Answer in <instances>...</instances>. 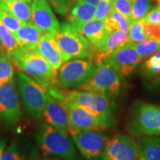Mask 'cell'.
Returning a JSON list of instances; mask_svg holds the SVG:
<instances>
[{
    "mask_svg": "<svg viewBox=\"0 0 160 160\" xmlns=\"http://www.w3.org/2000/svg\"><path fill=\"white\" fill-rule=\"evenodd\" d=\"M143 67L145 73L148 75L160 74V51L146 60Z\"/></svg>",
    "mask_w": 160,
    "mask_h": 160,
    "instance_id": "31",
    "label": "cell"
},
{
    "mask_svg": "<svg viewBox=\"0 0 160 160\" xmlns=\"http://www.w3.org/2000/svg\"><path fill=\"white\" fill-rule=\"evenodd\" d=\"M0 8L5 10L21 21L28 22L31 19V5L25 2L5 1L0 2Z\"/></svg>",
    "mask_w": 160,
    "mask_h": 160,
    "instance_id": "21",
    "label": "cell"
},
{
    "mask_svg": "<svg viewBox=\"0 0 160 160\" xmlns=\"http://www.w3.org/2000/svg\"><path fill=\"white\" fill-rule=\"evenodd\" d=\"M106 28L111 32L112 31H122L128 33L130 22L125 16L113 8L111 9L108 18L105 20Z\"/></svg>",
    "mask_w": 160,
    "mask_h": 160,
    "instance_id": "23",
    "label": "cell"
},
{
    "mask_svg": "<svg viewBox=\"0 0 160 160\" xmlns=\"http://www.w3.org/2000/svg\"><path fill=\"white\" fill-rule=\"evenodd\" d=\"M42 117L48 125L70 134L68 113L62 103L48 92Z\"/></svg>",
    "mask_w": 160,
    "mask_h": 160,
    "instance_id": "15",
    "label": "cell"
},
{
    "mask_svg": "<svg viewBox=\"0 0 160 160\" xmlns=\"http://www.w3.org/2000/svg\"><path fill=\"white\" fill-rule=\"evenodd\" d=\"M97 70L92 79L78 90L113 98L119 93L121 76L102 60L97 62Z\"/></svg>",
    "mask_w": 160,
    "mask_h": 160,
    "instance_id": "8",
    "label": "cell"
},
{
    "mask_svg": "<svg viewBox=\"0 0 160 160\" xmlns=\"http://www.w3.org/2000/svg\"><path fill=\"white\" fill-rule=\"evenodd\" d=\"M139 157L135 140L120 133L110 139L102 160H138Z\"/></svg>",
    "mask_w": 160,
    "mask_h": 160,
    "instance_id": "13",
    "label": "cell"
},
{
    "mask_svg": "<svg viewBox=\"0 0 160 160\" xmlns=\"http://www.w3.org/2000/svg\"><path fill=\"white\" fill-rule=\"evenodd\" d=\"M76 2H85L91 4V5L97 6L99 3V0H76Z\"/></svg>",
    "mask_w": 160,
    "mask_h": 160,
    "instance_id": "38",
    "label": "cell"
},
{
    "mask_svg": "<svg viewBox=\"0 0 160 160\" xmlns=\"http://www.w3.org/2000/svg\"><path fill=\"white\" fill-rule=\"evenodd\" d=\"M21 117V108L16 89L14 78L11 77L0 87V121L14 126Z\"/></svg>",
    "mask_w": 160,
    "mask_h": 160,
    "instance_id": "11",
    "label": "cell"
},
{
    "mask_svg": "<svg viewBox=\"0 0 160 160\" xmlns=\"http://www.w3.org/2000/svg\"><path fill=\"white\" fill-rule=\"evenodd\" d=\"M55 38L62 53L65 62L72 59H85L97 62L104 57L101 52L79 31L72 28L67 22L60 25Z\"/></svg>",
    "mask_w": 160,
    "mask_h": 160,
    "instance_id": "2",
    "label": "cell"
},
{
    "mask_svg": "<svg viewBox=\"0 0 160 160\" xmlns=\"http://www.w3.org/2000/svg\"><path fill=\"white\" fill-rule=\"evenodd\" d=\"M97 63L89 59H72L59 69L58 81L67 88H79L93 78Z\"/></svg>",
    "mask_w": 160,
    "mask_h": 160,
    "instance_id": "7",
    "label": "cell"
},
{
    "mask_svg": "<svg viewBox=\"0 0 160 160\" xmlns=\"http://www.w3.org/2000/svg\"><path fill=\"white\" fill-rule=\"evenodd\" d=\"M18 92L28 114L37 120L42 117L48 89L25 73L17 71Z\"/></svg>",
    "mask_w": 160,
    "mask_h": 160,
    "instance_id": "6",
    "label": "cell"
},
{
    "mask_svg": "<svg viewBox=\"0 0 160 160\" xmlns=\"http://www.w3.org/2000/svg\"><path fill=\"white\" fill-rule=\"evenodd\" d=\"M142 19L138 21H132L130 23L128 31L129 41L131 42H139L148 39L142 31Z\"/></svg>",
    "mask_w": 160,
    "mask_h": 160,
    "instance_id": "30",
    "label": "cell"
},
{
    "mask_svg": "<svg viewBox=\"0 0 160 160\" xmlns=\"http://www.w3.org/2000/svg\"><path fill=\"white\" fill-rule=\"evenodd\" d=\"M138 160H145V159H142V158L139 157V159H138Z\"/></svg>",
    "mask_w": 160,
    "mask_h": 160,
    "instance_id": "44",
    "label": "cell"
},
{
    "mask_svg": "<svg viewBox=\"0 0 160 160\" xmlns=\"http://www.w3.org/2000/svg\"><path fill=\"white\" fill-rule=\"evenodd\" d=\"M104 62L111 66L122 77H127L134 71L142 60L136 51L133 42H128L119 48L105 55Z\"/></svg>",
    "mask_w": 160,
    "mask_h": 160,
    "instance_id": "10",
    "label": "cell"
},
{
    "mask_svg": "<svg viewBox=\"0 0 160 160\" xmlns=\"http://www.w3.org/2000/svg\"><path fill=\"white\" fill-rule=\"evenodd\" d=\"M11 59L19 71L46 88L53 87L58 82L57 70L36 51L23 52L18 49Z\"/></svg>",
    "mask_w": 160,
    "mask_h": 160,
    "instance_id": "3",
    "label": "cell"
},
{
    "mask_svg": "<svg viewBox=\"0 0 160 160\" xmlns=\"http://www.w3.org/2000/svg\"><path fill=\"white\" fill-rule=\"evenodd\" d=\"M42 160H59V159H42Z\"/></svg>",
    "mask_w": 160,
    "mask_h": 160,
    "instance_id": "43",
    "label": "cell"
},
{
    "mask_svg": "<svg viewBox=\"0 0 160 160\" xmlns=\"http://www.w3.org/2000/svg\"><path fill=\"white\" fill-rule=\"evenodd\" d=\"M3 1H5V0H0V2H3Z\"/></svg>",
    "mask_w": 160,
    "mask_h": 160,
    "instance_id": "46",
    "label": "cell"
},
{
    "mask_svg": "<svg viewBox=\"0 0 160 160\" xmlns=\"http://www.w3.org/2000/svg\"><path fill=\"white\" fill-rule=\"evenodd\" d=\"M153 1H154L155 2H157V5H160V0H153Z\"/></svg>",
    "mask_w": 160,
    "mask_h": 160,
    "instance_id": "42",
    "label": "cell"
},
{
    "mask_svg": "<svg viewBox=\"0 0 160 160\" xmlns=\"http://www.w3.org/2000/svg\"><path fill=\"white\" fill-rule=\"evenodd\" d=\"M130 1H131V2H133V1H135V0H130Z\"/></svg>",
    "mask_w": 160,
    "mask_h": 160,
    "instance_id": "45",
    "label": "cell"
},
{
    "mask_svg": "<svg viewBox=\"0 0 160 160\" xmlns=\"http://www.w3.org/2000/svg\"><path fill=\"white\" fill-rule=\"evenodd\" d=\"M9 1H16V2H25L28 3H32V1L33 0H9Z\"/></svg>",
    "mask_w": 160,
    "mask_h": 160,
    "instance_id": "40",
    "label": "cell"
},
{
    "mask_svg": "<svg viewBox=\"0 0 160 160\" xmlns=\"http://www.w3.org/2000/svg\"><path fill=\"white\" fill-rule=\"evenodd\" d=\"M0 160H28L27 157L20 149L19 144L13 142L0 156Z\"/></svg>",
    "mask_w": 160,
    "mask_h": 160,
    "instance_id": "29",
    "label": "cell"
},
{
    "mask_svg": "<svg viewBox=\"0 0 160 160\" xmlns=\"http://www.w3.org/2000/svg\"><path fill=\"white\" fill-rule=\"evenodd\" d=\"M153 7L152 0H135L132 2L131 21H138L144 17ZM131 23V22H130Z\"/></svg>",
    "mask_w": 160,
    "mask_h": 160,
    "instance_id": "26",
    "label": "cell"
},
{
    "mask_svg": "<svg viewBox=\"0 0 160 160\" xmlns=\"http://www.w3.org/2000/svg\"><path fill=\"white\" fill-rule=\"evenodd\" d=\"M97 6L85 2H75L67 13V22L72 28L79 31L81 26L94 19Z\"/></svg>",
    "mask_w": 160,
    "mask_h": 160,
    "instance_id": "19",
    "label": "cell"
},
{
    "mask_svg": "<svg viewBox=\"0 0 160 160\" xmlns=\"http://www.w3.org/2000/svg\"><path fill=\"white\" fill-rule=\"evenodd\" d=\"M142 20L147 23L160 25V12L153 9L144 17Z\"/></svg>",
    "mask_w": 160,
    "mask_h": 160,
    "instance_id": "36",
    "label": "cell"
},
{
    "mask_svg": "<svg viewBox=\"0 0 160 160\" xmlns=\"http://www.w3.org/2000/svg\"><path fill=\"white\" fill-rule=\"evenodd\" d=\"M45 32L31 22H28L14 33L18 48L21 51H36L39 39Z\"/></svg>",
    "mask_w": 160,
    "mask_h": 160,
    "instance_id": "17",
    "label": "cell"
},
{
    "mask_svg": "<svg viewBox=\"0 0 160 160\" xmlns=\"http://www.w3.org/2000/svg\"><path fill=\"white\" fill-rule=\"evenodd\" d=\"M129 42L128 33L122 31H112L106 39L102 53L105 57L116 49L122 47Z\"/></svg>",
    "mask_w": 160,
    "mask_h": 160,
    "instance_id": "22",
    "label": "cell"
},
{
    "mask_svg": "<svg viewBox=\"0 0 160 160\" xmlns=\"http://www.w3.org/2000/svg\"><path fill=\"white\" fill-rule=\"evenodd\" d=\"M72 140L85 160L102 158L110 139L102 131H84L71 133Z\"/></svg>",
    "mask_w": 160,
    "mask_h": 160,
    "instance_id": "9",
    "label": "cell"
},
{
    "mask_svg": "<svg viewBox=\"0 0 160 160\" xmlns=\"http://www.w3.org/2000/svg\"><path fill=\"white\" fill-rule=\"evenodd\" d=\"M5 54H7V53H5V50H4V48H3L1 42H0V58H1L2 57H3V56L5 55Z\"/></svg>",
    "mask_w": 160,
    "mask_h": 160,
    "instance_id": "39",
    "label": "cell"
},
{
    "mask_svg": "<svg viewBox=\"0 0 160 160\" xmlns=\"http://www.w3.org/2000/svg\"><path fill=\"white\" fill-rule=\"evenodd\" d=\"M6 144H7V139L5 138H0V156L6 148Z\"/></svg>",
    "mask_w": 160,
    "mask_h": 160,
    "instance_id": "37",
    "label": "cell"
},
{
    "mask_svg": "<svg viewBox=\"0 0 160 160\" xmlns=\"http://www.w3.org/2000/svg\"><path fill=\"white\" fill-rule=\"evenodd\" d=\"M111 9L112 5L110 0H99L96 8L94 19L105 21L108 18Z\"/></svg>",
    "mask_w": 160,
    "mask_h": 160,
    "instance_id": "33",
    "label": "cell"
},
{
    "mask_svg": "<svg viewBox=\"0 0 160 160\" xmlns=\"http://www.w3.org/2000/svg\"><path fill=\"white\" fill-rule=\"evenodd\" d=\"M49 94L56 99H63L90 112L109 127L114 122L116 105L112 98L84 91H59L54 88H47Z\"/></svg>",
    "mask_w": 160,
    "mask_h": 160,
    "instance_id": "1",
    "label": "cell"
},
{
    "mask_svg": "<svg viewBox=\"0 0 160 160\" xmlns=\"http://www.w3.org/2000/svg\"><path fill=\"white\" fill-rule=\"evenodd\" d=\"M0 42L2 45L5 53L8 55L12 56L18 49L14 35L0 21Z\"/></svg>",
    "mask_w": 160,
    "mask_h": 160,
    "instance_id": "25",
    "label": "cell"
},
{
    "mask_svg": "<svg viewBox=\"0 0 160 160\" xmlns=\"http://www.w3.org/2000/svg\"><path fill=\"white\" fill-rule=\"evenodd\" d=\"M0 21L13 34L25 23L2 8H0Z\"/></svg>",
    "mask_w": 160,
    "mask_h": 160,
    "instance_id": "28",
    "label": "cell"
},
{
    "mask_svg": "<svg viewBox=\"0 0 160 160\" xmlns=\"http://www.w3.org/2000/svg\"><path fill=\"white\" fill-rule=\"evenodd\" d=\"M14 67L11 56L5 54L0 58V87L13 77Z\"/></svg>",
    "mask_w": 160,
    "mask_h": 160,
    "instance_id": "27",
    "label": "cell"
},
{
    "mask_svg": "<svg viewBox=\"0 0 160 160\" xmlns=\"http://www.w3.org/2000/svg\"><path fill=\"white\" fill-rule=\"evenodd\" d=\"M126 129L135 136L160 135V106L145 102L136 103L130 111Z\"/></svg>",
    "mask_w": 160,
    "mask_h": 160,
    "instance_id": "5",
    "label": "cell"
},
{
    "mask_svg": "<svg viewBox=\"0 0 160 160\" xmlns=\"http://www.w3.org/2000/svg\"><path fill=\"white\" fill-rule=\"evenodd\" d=\"M68 113L70 134L84 131H103L108 128L99 118L67 100L59 99Z\"/></svg>",
    "mask_w": 160,
    "mask_h": 160,
    "instance_id": "12",
    "label": "cell"
},
{
    "mask_svg": "<svg viewBox=\"0 0 160 160\" xmlns=\"http://www.w3.org/2000/svg\"><path fill=\"white\" fill-rule=\"evenodd\" d=\"M37 141L45 155L54 156L64 160H81L68 134L48 124L41 125L37 135Z\"/></svg>",
    "mask_w": 160,
    "mask_h": 160,
    "instance_id": "4",
    "label": "cell"
},
{
    "mask_svg": "<svg viewBox=\"0 0 160 160\" xmlns=\"http://www.w3.org/2000/svg\"><path fill=\"white\" fill-rule=\"evenodd\" d=\"M136 51L142 59H146L160 51V40L145 39L139 42H133Z\"/></svg>",
    "mask_w": 160,
    "mask_h": 160,
    "instance_id": "24",
    "label": "cell"
},
{
    "mask_svg": "<svg viewBox=\"0 0 160 160\" xmlns=\"http://www.w3.org/2000/svg\"><path fill=\"white\" fill-rule=\"evenodd\" d=\"M53 5V8L58 13L61 15L67 14L71 8L73 1L76 0H47Z\"/></svg>",
    "mask_w": 160,
    "mask_h": 160,
    "instance_id": "35",
    "label": "cell"
},
{
    "mask_svg": "<svg viewBox=\"0 0 160 160\" xmlns=\"http://www.w3.org/2000/svg\"><path fill=\"white\" fill-rule=\"evenodd\" d=\"M153 10H155V11H159L160 12V5H157V7L153 8Z\"/></svg>",
    "mask_w": 160,
    "mask_h": 160,
    "instance_id": "41",
    "label": "cell"
},
{
    "mask_svg": "<svg viewBox=\"0 0 160 160\" xmlns=\"http://www.w3.org/2000/svg\"><path fill=\"white\" fill-rule=\"evenodd\" d=\"M79 32L102 53L104 44L110 33L106 28L105 21L97 19H91L83 24Z\"/></svg>",
    "mask_w": 160,
    "mask_h": 160,
    "instance_id": "18",
    "label": "cell"
},
{
    "mask_svg": "<svg viewBox=\"0 0 160 160\" xmlns=\"http://www.w3.org/2000/svg\"><path fill=\"white\" fill-rule=\"evenodd\" d=\"M31 22L45 33L56 35L60 24L47 0H33L31 4Z\"/></svg>",
    "mask_w": 160,
    "mask_h": 160,
    "instance_id": "14",
    "label": "cell"
},
{
    "mask_svg": "<svg viewBox=\"0 0 160 160\" xmlns=\"http://www.w3.org/2000/svg\"><path fill=\"white\" fill-rule=\"evenodd\" d=\"M36 52L41 55L56 70H59L63 65L62 53L56 40L55 35L45 33L39 39Z\"/></svg>",
    "mask_w": 160,
    "mask_h": 160,
    "instance_id": "16",
    "label": "cell"
},
{
    "mask_svg": "<svg viewBox=\"0 0 160 160\" xmlns=\"http://www.w3.org/2000/svg\"><path fill=\"white\" fill-rule=\"evenodd\" d=\"M140 157L145 160H160V135L142 136L137 142Z\"/></svg>",
    "mask_w": 160,
    "mask_h": 160,
    "instance_id": "20",
    "label": "cell"
},
{
    "mask_svg": "<svg viewBox=\"0 0 160 160\" xmlns=\"http://www.w3.org/2000/svg\"><path fill=\"white\" fill-rule=\"evenodd\" d=\"M111 5L112 8L125 16L129 21V22H131L132 2L130 0H112Z\"/></svg>",
    "mask_w": 160,
    "mask_h": 160,
    "instance_id": "32",
    "label": "cell"
},
{
    "mask_svg": "<svg viewBox=\"0 0 160 160\" xmlns=\"http://www.w3.org/2000/svg\"><path fill=\"white\" fill-rule=\"evenodd\" d=\"M110 1H111V2H112V0H110Z\"/></svg>",
    "mask_w": 160,
    "mask_h": 160,
    "instance_id": "47",
    "label": "cell"
},
{
    "mask_svg": "<svg viewBox=\"0 0 160 160\" xmlns=\"http://www.w3.org/2000/svg\"><path fill=\"white\" fill-rule=\"evenodd\" d=\"M142 31L148 39L160 40V25L159 24L147 23L143 21Z\"/></svg>",
    "mask_w": 160,
    "mask_h": 160,
    "instance_id": "34",
    "label": "cell"
}]
</instances>
